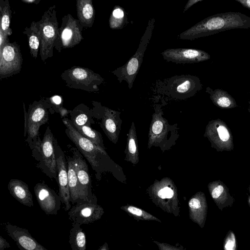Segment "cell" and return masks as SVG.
Returning <instances> with one entry per match:
<instances>
[{
    "label": "cell",
    "instance_id": "obj_1",
    "mask_svg": "<svg viewBox=\"0 0 250 250\" xmlns=\"http://www.w3.org/2000/svg\"><path fill=\"white\" fill-rule=\"evenodd\" d=\"M250 28V17L239 12H227L207 17L181 33L178 38L193 40L233 29Z\"/></svg>",
    "mask_w": 250,
    "mask_h": 250
},
{
    "label": "cell",
    "instance_id": "obj_2",
    "mask_svg": "<svg viewBox=\"0 0 250 250\" xmlns=\"http://www.w3.org/2000/svg\"><path fill=\"white\" fill-rule=\"evenodd\" d=\"M161 92L177 100H184L194 96L202 88L199 78L189 74L176 75L164 79L159 84Z\"/></svg>",
    "mask_w": 250,
    "mask_h": 250
},
{
    "label": "cell",
    "instance_id": "obj_3",
    "mask_svg": "<svg viewBox=\"0 0 250 250\" xmlns=\"http://www.w3.org/2000/svg\"><path fill=\"white\" fill-rule=\"evenodd\" d=\"M155 19L149 20L146 30L142 36L135 53L124 65L117 68L112 73L117 78L120 83L125 81L128 87H132L136 76L139 72L145 51L150 40L154 28Z\"/></svg>",
    "mask_w": 250,
    "mask_h": 250
},
{
    "label": "cell",
    "instance_id": "obj_4",
    "mask_svg": "<svg viewBox=\"0 0 250 250\" xmlns=\"http://www.w3.org/2000/svg\"><path fill=\"white\" fill-rule=\"evenodd\" d=\"M62 122L66 127V135L90 164L98 178L102 168V157L105 154L104 149L80 134L73 125L71 120L64 118Z\"/></svg>",
    "mask_w": 250,
    "mask_h": 250
},
{
    "label": "cell",
    "instance_id": "obj_5",
    "mask_svg": "<svg viewBox=\"0 0 250 250\" xmlns=\"http://www.w3.org/2000/svg\"><path fill=\"white\" fill-rule=\"evenodd\" d=\"M61 78L67 86L89 92L99 91V85L104 82L101 75L92 70L77 66L64 71Z\"/></svg>",
    "mask_w": 250,
    "mask_h": 250
},
{
    "label": "cell",
    "instance_id": "obj_6",
    "mask_svg": "<svg viewBox=\"0 0 250 250\" xmlns=\"http://www.w3.org/2000/svg\"><path fill=\"white\" fill-rule=\"evenodd\" d=\"M45 101H35L30 104L28 111L27 142L32 152L40 150L41 140L39 137V129L41 125L48 121L49 106Z\"/></svg>",
    "mask_w": 250,
    "mask_h": 250
},
{
    "label": "cell",
    "instance_id": "obj_7",
    "mask_svg": "<svg viewBox=\"0 0 250 250\" xmlns=\"http://www.w3.org/2000/svg\"><path fill=\"white\" fill-rule=\"evenodd\" d=\"M54 138L48 126L41 141L40 150L32 152V156L38 161L37 167L50 178L57 182V163L55 151Z\"/></svg>",
    "mask_w": 250,
    "mask_h": 250
},
{
    "label": "cell",
    "instance_id": "obj_8",
    "mask_svg": "<svg viewBox=\"0 0 250 250\" xmlns=\"http://www.w3.org/2000/svg\"><path fill=\"white\" fill-rule=\"evenodd\" d=\"M49 12L39 22V31H36L40 39V53L43 62L52 57L53 49L59 34L55 15L51 16Z\"/></svg>",
    "mask_w": 250,
    "mask_h": 250
},
{
    "label": "cell",
    "instance_id": "obj_9",
    "mask_svg": "<svg viewBox=\"0 0 250 250\" xmlns=\"http://www.w3.org/2000/svg\"><path fill=\"white\" fill-rule=\"evenodd\" d=\"M204 136L208 138L211 147L218 152L231 151L234 149L231 131L227 125L220 119L208 122Z\"/></svg>",
    "mask_w": 250,
    "mask_h": 250
},
{
    "label": "cell",
    "instance_id": "obj_10",
    "mask_svg": "<svg viewBox=\"0 0 250 250\" xmlns=\"http://www.w3.org/2000/svg\"><path fill=\"white\" fill-rule=\"evenodd\" d=\"M162 104H155L154 112L149 125V142H161L168 136L174 138L178 136L179 129L177 123L170 125L167 119L163 117L164 112Z\"/></svg>",
    "mask_w": 250,
    "mask_h": 250
},
{
    "label": "cell",
    "instance_id": "obj_11",
    "mask_svg": "<svg viewBox=\"0 0 250 250\" xmlns=\"http://www.w3.org/2000/svg\"><path fill=\"white\" fill-rule=\"evenodd\" d=\"M95 103V108L93 110L94 117L100 119L101 128L107 137L115 143L118 140L123 122L120 118L121 112L102 106L100 103Z\"/></svg>",
    "mask_w": 250,
    "mask_h": 250
},
{
    "label": "cell",
    "instance_id": "obj_12",
    "mask_svg": "<svg viewBox=\"0 0 250 250\" xmlns=\"http://www.w3.org/2000/svg\"><path fill=\"white\" fill-rule=\"evenodd\" d=\"M22 58L19 45L16 43H6L0 50V79L19 73L21 68Z\"/></svg>",
    "mask_w": 250,
    "mask_h": 250
},
{
    "label": "cell",
    "instance_id": "obj_13",
    "mask_svg": "<svg viewBox=\"0 0 250 250\" xmlns=\"http://www.w3.org/2000/svg\"><path fill=\"white\" fill-rule=\"evenodd\" d=\"M71 150L79 182L80 199L82 202H97L92 192L91 179L86 161L78 149L72 147Z\"/></svg>",
    "mask_w": 250,
    "mask_h": 250
},
{
    "label": "cell",
    "instance_id": "obj_14",
    "mask_svg": "<svg viewBox=\"0 0 250 250\" xmlns=\"http://www.w3.org/2000/svg\"><path fill=\"white\" fill-rule=\"evenodd\" d=\"M55 151L57 163L59 195L62 203L64 205L65 210L67 211L71 207L68 179L67 164L64 153L60 147L56 140L55 141Z\"/></svg>",
    "mask_w": 250,
    "mask_h": 250
},
{
    "label": "cell",
    "instance_id": "obj_15",
    "mask_svg": "<svg viewBox=\"0 0 250 250\" xmlns=\"http://www.w3.org/2000/svg\"><path fill=\"white\" fill-rule=\"evenodd\" d=\"M103 210L97 202H82L71 207L68 212L69 219L72 223L81 225L89 224L99 219Z\"/></svg>",
    "mask_w": 250,
    "mask_h": 250
},
{
    "label": "cell",
    "instance_id": "obj_16",
    "mask_svg": "<svg viewBox=\"0 0 250 250\" xmlns=\"http://www.w3.org/2000/svg\"><path fill=\"white\" fill-rule=\"evenodd\" d=\"M163 58L167 62L176 63H192L207 61L210 58L206 51L191 48L167 49L161 53Z\"/></svg>",
    "mask_w": 250,
    "mask_h": 250
},
{
    "label": "cell",
    "instance_id": "obj_17",
    "mask_svg": "<svg viewBox=\"0 0 250 250\" xmlns=\"http://www.w3.org/2000/svg\"><path fill=\"white\" fill-rule=\"evenodd\" d=\"M65 23L62 24L61 31L56 42L55 47L60 51L62 48H71L83 39L80 26L78 21L71 15L64 20Z\"/></svg>",
    "mask_w": 250,
    "mask_h": 250
},
{
    "label": "cell",
    "instance_id": "obj_18",
    "mask_svg": "<svg viewBox=\"0 0 250 250\" xmlns=\"http://www.w3.org/2000/svg\"><path fill=\"white\" fill-rule=\"evenodd\" d=\"M34 190L38 204L45 214H57L62 203L60 196L43 183H37Z\"/></svg>",
    "mask_w": 250,
    "mask_h": 250
},
{
    "label": "cell",
    "instance_id": "obj_19",
    "mask_svg": "<svg viewBox=\"0 0 250 250\" xmlns=\"http://www.w3.org/2000/svg\"><path fill=\"white\" fill-rule=\"evenodd\" d=\"M5 229L8 235L16 242L20 249L47 250L32 237L27 229L9 223L5 224Z\"/></svg>",
    "mask_w": 250,
    "mask_h": 250
},
{
    "label": "cell",
    "instance_id": "obj_20",
    "mask_svg": "<svg viewBox=\"0 0 250 250\" xmlns=\"http://www.w3.org/2000/svg\"><path fill=\"white\" fill-rule=\"evenodd\" d=\"M208 188L212 198L221 211L232 206L235 199L229 193L228 187L222 181L219 180L212 181L208 184Z\"/></svg>",
    "mask_w": 250,
    "mask_h": 250
},
{
    "label": "cell",
    "instance_id": "obj_21",
    "mask_svg": "<svg viewBox=\"0 0 250 250\" xmlns=\"http://www.w3.org/2000/svg\"><path fill=\"white\" fill-rule=\"evenodd\" d=\"M7 188L11 195L20 203L29 207H33L32 195L26 183L19 179H12Z\"/></svg>",
    "mask_w": 250,
    "mask_h": 250
},
{
    "label": "cell",
    "instance_id": "obj_22",
    "mask_svg": "<svg viewBox=\"0 0 250 250\" xmlns=\"http://www.w3.org/2000/svg\"><path fill=\"white\" fill-rule=\"evenodd\" d=\"M68 185L70 193V202L74 204L82 202L79 192V186L75 164L73 155L67 156Z\"/></svg>",
    "mask_w": 250,
    "mask_h": 250
},
{
    "label": "cell",
    "instance_id": "obj_23",
    "mask_svg": "<svg viewBox=\"0 0 250 250\" xmlns=\"http://www.w3.org/2000/svg\"><path fill=\"white\" fill-rule=\"evenodd\" d=\"M206 92L209 94L213 104L220 108L229 109L237 106L235 99L226 91L219 88L213 90L207 87Z\"/></svg>",
    "mask_w": 250,
    "mask_h": 250
},
{
    "label": "cell",
    "instance_id": "obj_24",
    "mask_svg": "<svg viewBox=\"0 0 250 250\" xmlns=\"http://www.w3.org/2000/svg\"><path fill=\"white\" fill-rule=\"evenodd\" d=\"M78 17L80 23L88 27L94 19V9L92 0H77Z\"/></svg>",
    "mask_w": 250,
    "mask_h": 250
},
{
    "label": "cell",
    "instance_id": "obj_25",
    "mask_svg": "<svg viewBox=\"0 0 250 250\" xmlns=\"http://www.w3.org/2000/svg\"><path fill=\"white\" fill-rule=\"evenodd\" d=\"M72 228L69 232V243L72 250H85L86 237L81 225L72 223Z\"/></svg>",
    "mask_w": 250,
    "mask_h": 250
},
{
    "label": "cell",
    "instance_id": "obj_26",
    "mask_svg": "<svg viewBox=\"0 0 250 250\" xmlns=\"http://www.w3.org/2000/svg\"><path fill=\"white\" fill-rule=\"evenodd\" d=\"M85 107L77 106L73 110L71 111V121L75 124L78 125L90 126L91 124L94 123L92 120L94 117L93 110L84 111Z\"/></svg>",
    "mask_w": 250,
    "mask_h": 250
},
{
    "label": "cell",
    "instance_id": "obj_27",
    "mask_svg": "<svg viewBox=\"0 0 250 250\" xmlns=\"http://www.w3.org/2000/svg\"><path fill=\"white\" fill-rule=\"evenodd\" d=\"M189 207L197 213L198 221L200 225L204 223L206 219L207 205L206 198L203 193L197 197L193 198L189 201Z\"/></svg>",
    "mask_w": 250,
    "mask_h": 250
},
{
    "label": "cell",
    "instance_id": "obj_28",
    "mask_svg": "<svg viewBox=\"0 0 250 250\" xmlns=\"http://www.w3.org/2000/svg\"><path fill=\"white\" fill-rule=\"evenodd\" d=\"M72 122V121H71ZM72 124L76 129L83 136L88 139L99 147L104 149L103 141L101 133L87 125H78Z\"/></svg>",
    "mask_w": 250,
    "mask_h": 250
},
{
    "label": "cell",
    "instance_id": "obj_29",
    "mask_svg": "<svg viewBox=\"0 0 250 250\" xmlns=\"http://www.w3.org/2000/svg\"><path fill=\"white\" fill-rule=\"evenodd\" d=\"M0 29L8 35L12 34L10 28L11 11L8 0H0Z\"/></svg>",
    "mask_w": 250,
    "mask_h": 250
},
{
    "label": "cell",
    "instance_id": "obj_30",
    "mask_svg": "<svg viewBox=\"0 0 250 250\" xmlns=\"http://www.w3.org/2000/svg\"><path fill=\"white\" fill-rule=\"evenodd\" d=\"M125 19V14L123 8L119 6H115L109 18L110 27L113 29L121 28Z\"/></svg>",
    "mask_w": 250,
    "mask_h": 250
},
{
    "label": "cell",
    "instance_id": "obj_31",
    "mask_svg": "<svg viewBox=\"0 0 250 250\" xmlns=\"http://www.w3.org/2000/svg\"><path fill=\"white\" fill-rule=\"evenodd\" d=\"M29 45L31 56L36 58L38 56L39 49L40 48V39L38 33H32L29 36Z\"/></svg>",
    "mask_w": 250,
    "mask_h": 250
},
{
    "label": "cell",
    "instance_id": "obj_32",
    "mask_svg": "<svg viewBox=\"0 0 250 250\" xmlns=\"http://www.w3.org/2000/svg\"><path fill=\"white\" fill-rule=\"evenodd\" d=\"M223 248L225 250H236L237 249L236 237L231 230H229L225 236Z\"/></svg>",
    "mask_w": 250,
    "mask_h": 250
},
{
    "label": "cell",
    "instance_id": "obj_33",
    "mask_svg": "<svg viewBox=\"0 0 250 250\" xmlns=\"http://www.w3.org/2000/svg\"><path fill=\"white\" fill-rule=\"evenodd\" d=\"M49 99L51 105L56 107V111L59 112L62 116H65L68 113L69 111L62 106V99L61 96L54 95Z\"/></svg>",
    "mask_w": 250,
    "mask_h": 250
},
{
    "label": "cell",
    "instance_id": "obj_34",
    "mask_svg": "<svg viewBox=\"0 0 250 250\" xmlns=\"http://www.w3.org/2000/svg\"><path fill=\"white\" fill-rule=\"evenodd\" d=\"M8 36V35L0 30V50H1L6 43L9 42Z\"/></svg>",
    "mask_w": 250,
    "mask_h": 250
},
{
    "label": "cell",
    "instance_id": "obj_35",
    "mask_svg": "<svg viewBox=\"0 0 250 250\" xmlns=\"http://www.w3.org/2000/svg\"><path fill=\"white\" fill-rule=\"evenodd\" d=\"M127 210L131 213L137 216H141L143 215V211L141 209L134 207H129L127 208Z\"/></svg>",
    "mask_w": 250,
    "mask_h": 250
},
{
    "label": "cell",
    "instance_id": "obj_36",
    "mask_svg": "<svg viewBox=\"0 0 250 250\" xmlns=\"http://www.w3.org/2000/svg\"><path fill=\"white\" fill-rule=\"evenodd\" d=\"M10 246L5 239L0 236V250L10 248Z\"/></svg>",
    "mask_w": 250,
    "mask_h": 250
},
{
    "label": "cell",
    "instance_id": "obj_37",
    "mask_svg": "<svg viewBox=\"0 0 250 250\" xmlns=\"http://www.w3.org/2000/svg\"><path fill=\"white\" fill-rule=\"evenodd\" d=\"M202 0H188L184 7L183 12H185L194 4Z\"/></svg>",
    "mask_w": 250,
    "mask_h": 250
},
{
    "label": "cell",
    "instance_id": "obj_38",
    "mask_svg": "<svg viewBox=\"0 0 250 250\" xmlns=\"http://www.w3.org/2000/svg\"><path fill=\"white\" fill-rule=\"evenodd\" d=\"M163 189L167 198H171L173 197L174 193L171 188L166 187L164 188Z\"/></svg>",
    "mask_w": 250,
    "mask_h": 250
},
{
    "label": "cell",
    "instance_id": "obj_39",
    "mask_svg": "<svg viewBox=\"0 0 250 250\" xmlns=\"http://www.w3.org/2000/svg\"><path fill=\"white\" fill-rule=\"evenodd\" d=\"M240 3L244 7L250 10V0H234Z\"/></svg>",
    "mask_w": 250,
    "mask_h": 250
},
{
    "label": "cell",
    "instance_id": "obj_40",
    "mask_svg": "<svg viewBox=\"0 0 250 250\" xmlns=\"http://www.w3.org/2000/svg\"><path fill=\"white\" fill-rule=\"evenodd\" d=\"M24 117H25V127H24V136H26V133H27V129H28V112H26L24 104Z\"/></svg>",
    "mask_w": 250,
    "mask_h": 250
},
{
    "label": "cell",
    "instance_id": "obj_41",
    "mask_svg": "<svg viewBox=\"0 0 250 250\" xmlns=\"http://www.w3.org/2000/svg\"><path fill=\"white\" fill-rule=\"evenodd\" d=\"M158 195L159 197L162 199L166 198V196L164 192V190L163 189H160L158 193Z\"/></svg>",
    "mask_w": 250,
    "mask_h": 250
},
{
    "label": "cell",
    "instance_id": "obj_42",
    "mask_svg": "<svg viewBox=\"0 0 250 250\" xmlns=\"http://www.w3.org/2000/svg\"><path fill=\"white\" fill-rule=\"evenodd\" d=\"M248 190H249V194L248 197V205H249L250 208V185L249 187Z\"/></svg>",
    "mask_w": 250,
    "mask_h": 250
},
{
    "label": "cell",
    "instance_id": "obj_43",
    "mask_svg": "<svg viewBox=\"0 0 250 250\" xmlns=\"http://www.w3.org/2000/svg\"><path fill=\"white\" fill-rule=\"evenodd\" d=\"M248 110L250 112V102H249V107L248 108Z\"/></svg>",
    "mask_w": 250,
    "mask_h": 250
},
{
    "label": "cell",
    "instance_id": "obj_44",
    "mask_svg": "<svg viewBox=\"0 0 250 250\" xmlns=\"http://www.w3.org/2000/svg\"><path fill=\"white\" fill-rule=\"evenodd\" d=\"M27 0L29 1H33L34 0Z\"/></svg>",
    "mask_w": 250,
    "mask_h": 250
}]
</instances>
